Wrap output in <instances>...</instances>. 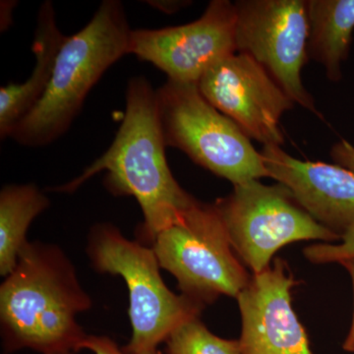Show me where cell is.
Instances as JSON below:
<instances>
[{
  "label": "cell",
  "instance_id": "5",
  "mask_svg": "<svg viewBox=\"0 0 354 354\" xmlns=\"http://www.w3.org/2000/svg\"><path fill=\"white\" fill-rule=\"evenodd\" d=\"M165 145L234 185L269 177L261 153L241 128L214 108L197 84L167 80L157 90Z\"/></svg>",
  "mask_w": 354,
  "mask_h": 354
},
{
  "label": "cell",
  "instance_id": "20",
  "mask_svg": "<svg viewBox=\"0 0 354 354\" xmlns=\"http://www.w3.org/2000/svg\"><path fill=\"white\" fill-rule=\"evenodd\" d=\"M341 265L344 266L348 270L351 281H353V293H354V259H348L342 261ZM342 348L348 353H354V311L353 317V323H351V330H349L348 337L342 344Z\"/></svg>",
  "mask_w": 354,
  "mask_h": 354
},
{
  "label": "cell",
  "instance_id": "16",
  "mask_svg": "<svg viewBox=\"0 0 354 354\" xmlns=\"http://www.w3.org/2000/svg\"><path fill=\"white\" fill-rule=\"evenodd\" d=\"M165 342L167 354H241L239 341L214 335L199 317L181 324Z\"/></svg>",
  "mask_w": 354,
  "mask_h": 354
},
{
  "label": "cell",
  "instance_id": "10",
  "mask_svg": "<svg viewBox=\"0 0 354 354\" xmlns=\"http://www.w3.org/2000/svg\"><path fill=\"white\" fill-rule=\"evenodd\" d=\"M197 85L203 97L249 139L264 146L283 143L281 116L295 102L252 57L234 53L209 68Z\"/></svg>",
  "mask_w": 354,
  "mask_h": 354
},
{
  "label": "cell",
  "instance_id": "6",
  "mask_svg": "<svg viewBox=\"0 0 354 354\" xmlns=\"http://www.w3.org/2000/svg\"><path fill=\"white\" fill-rule=\"evenodd\" d=\"M160 268L174 274L185 297L202 305L237 297L250 281L215 205L195 201L153 241Z\"/></svg>",
  "mask_w": 354,
  "mask_h": 354
},
{
  "label": "cell",
  "instance_id": "21",
  "mask_svg": "<svg viewBox=\"0 0 354 354\" xmlns=\"http://www.w3.org/2000/svg\"><path fill=\"white\" fill-rule=\"evenodd\" d=\"M146 3H148L149 6L155 7V8L158 9V10L162 11V12L165 13H174L176 11L179 10V9L183 8V7L186 6L187 2L186 1H146Z\"/></svg>",
  "mask_w": 354,
  "mask_h": 354
},
{
  "label": "cell",
  "instance_id": "19",
  "mask_svg": "<svg viewBox=\"0 0 354 354\" xmlns=\"http://www.w3.org/2000/svg\"><path fill=\"white\" fill-rule=\"evenodd\" d=\"M330 156L335 164L354 174V146L351 143L342 140L333 147Z\"/></svg>",
  "mask_w": 354,
  "mask_h": 354
},
{
  "label": "cell",
  "instance_id": "2",
  "mask_svg": "<svg viewBox=\"0 0 354 354\" xmlns=\"http://www.w3.org/2000/svg\"><path fill=\"white\" fill-rule=\"evenodd\" d=\"M165 147L157 91L145 77H133L127 86L124 118L109 150L81 176L50 190L74 192L106 171L104 186L109 192L134 197L139 203L144 216L141 236L153 243L195 201L172 176Z\"/></svg>",
  "mask_w": 354,
  "mask_h": 354
},
{
  "label": "cell",
  "instance_id": "18",
  "mask_svg": "<svg viewBox=\"0 0 354 354\" xmlns=\"http://www.w3.org/2000/svg\"><path fill=\"white\" fill-rule=\"evenodd\" d=\"M82 349H88L94 354H160L158 349L140 353H127L118 346L115 342L106 335H88L81 346V351Z\"/></svg>",
  "mask_w": 354,
  "mask_h": 354
},
{
  "label": "cell",
  "instance_id": "8",
  "mask_svg": "<svg viewBox=\"0 0 354 354\" xmlns=\"http://www.w3.org/2000/svg\"><path fill=\"white\" fill-rule=\"evenodd\" d=\"M234 6L237 53L256 60L295 104L322 118L301 79L308 59L307 1L241 0Z\"/></svg>",
  "mask_w": 354,
  "mask_h": 354
},
{
  "label": "cell",
  "instance_id": "15",
  "mask_svg": "<svg viewBox=\"0 0 354 354\" xmlns=\"http://www.w3.org/2000/svg\"><path fill=\"white\" fill-rule=\"evenodd\" d=\"M50 206L34 184H10L0 192V274L8 276L18 262L32 221Z\"/></svg>",
  "mask_w": 354,
  "mask_h": 354
},
{
  "label": "cell",
  "instance_id": "14",
  "mask_svg": "<svg viewBox=\"0 0 354 354\" xmlns=\"http://www.w3.org/2000/svg\"><path fill=\"white\" fill-rule=\"evenodd\" d=\"M308 57L323 65L333 82L342 77L354 30V0H309Z\"/></svg>",
  "mask_w": 354,
  "mask_h": 354
},
{
  "label": "cell",
  "instance_id": "12",
  "mask_svg": "<svg viewBox=\"0 0 354 354\" xmlns=\"http://www.w3.org/2000/svg\"><path fill=\"white\" fill-rule=\"evenodd\" d=\"M269 177L290 191L317 223L342 236L354 225V174L337 165L304 162L279 146H264Z\"/></svg>",
  "mask_w": 354,
  "mask_h": 354
},
{
  "label": "cell",
  "instance_id": "9",
  "mask_svg": "<svg viewBox=\"0 0 354 354\" xmlns=\"http://www.w3.org/2000/svg\"><path fill=\"white\" fill-rule=\"evenodd\" d=\"M235 27L234 3L213 0L189 24L132 30L129 53L155 65L169 80L198 84L214 65L237 53Z\"/></svg>",
  "mask_w": 354,
  "mask_h": 354
},
{
  "label": "cell",
  "instance_id": "13",
  "mask_svg": "<svg viewBox=\"0 0 354 354\" xmlns=\"http://www.w3.org/2000/svg\"><path fill=\"white\" fill-rule=\"evenodd\" d=\"M66 37L60 32L51 1L41 4L37 18L32 53L36 64L24 83L0 88V137L10 136L14 127L41 101L53 77L55 60Z\"/></svg>",
  "mask_w": 354,
  "mask_h": 354
},
{
  "label": "cell",
  "instance_id": "7",
  "mask_svg": "<svg viewBox=\"0 0 354 354\" xmlns=\"http://www.w3.org/2000/svg\"><path fill=\"white\" fill-rule=\"evenodd\" d=\"M215 205L239 259L258 274L286 244L301 241H337L341 236L317 223L281 185L258 180L234 185Z\"/></svg>",
  "mask_w": 354,
  "mask_h": 354
},
{
  "label": "cell",
  "instance_id": "3",
  "mask_svg": "<svg viewBox=\"0 0 354 354\" xmlns=\"http://www.w3.org/2000/svg\"><path fill=\"white\" fill-rule=\"evenodd\" d=\"M131 32L123 4L118 0L102 1L81 31L66 37L43 97L14 127L9 137L32 148L48 145L62 137L104 72L129 55Z\"/></svg>",
  "mask_w": 354,
  "mask_h": 354
},
{
  "label": "cell",
  "instance_id": "11",
  "mask_svg": "<svg viewBox=\"0 0 354 354\" xmlns=\"http://www.w3.org/2000/svg\"><path fill=\"white\" fill-rule=\"evenodd\" d=\"M292 274L281 259L254 274L237 297L242 317L241 354H314L291 306Z\"/></svg>",
  "mask_w": 354,
  "mask_h": 354
},
{
  "label": "cell",
  "instance_id": "1",
  "mask_svg": "<svg viewBox=\"0 0 354 354\" xmlns=\"http://www.w3.org/2000/svg\"><path fill=\"white\" fill-rule=\"evenodd\" d=\"M75 266L55 244L28 242L0 286V333L7 353H76L87 334L77 317L92 307Z\"/></svg>",
  "mask_w": 354,
  "mask_h": 354
},
{
  "label": "cell",
  "instance_id": "17",
  "mask_svg": "<svg viewBox=\"0 0 354 354\" xmlns=\"http://www.w3.org/2000/svg\"><path fill=\"white\" fill-rule=\"evenodd\" d=\"M341 243L314 244L304 249L307 259L316 264L354 259V225L342 234Z\"/></svg>",
  "mask_w": 354,
  "mask_h": 354
},
{
  "label": "cell",
  "instance_id": "22",
  "mask_svg": "<svg viewBox=\"0 0 354 354\" xmlns=\"http://www.w3.org/2000/svg\"><path fill=\"white\" fill-rule=\"evenodd\" d=\"M64 354H74V353H64Z\"/></svg>",
  "mask_w": 354,
  "mask_h": 354
},
{
  "label": "cell",
  "instance_id": "4",
  "mask_svg": "<svg viewBox=\"0 0 354 354\" xmlns=\"http://www.w3.org/2000/svg\"><path fill=\"white\" fill-rule=\"evenodd\" d=\"M87 253L95 271L120 276L127 283L132 335L125 353L157 349L178 326L201 314L204 305L165 286L153 248L129 241L111 223L92 227Z\"/></svg>",
  "mask_w": 354,
  "mask_h": 354
}]
</instances>
